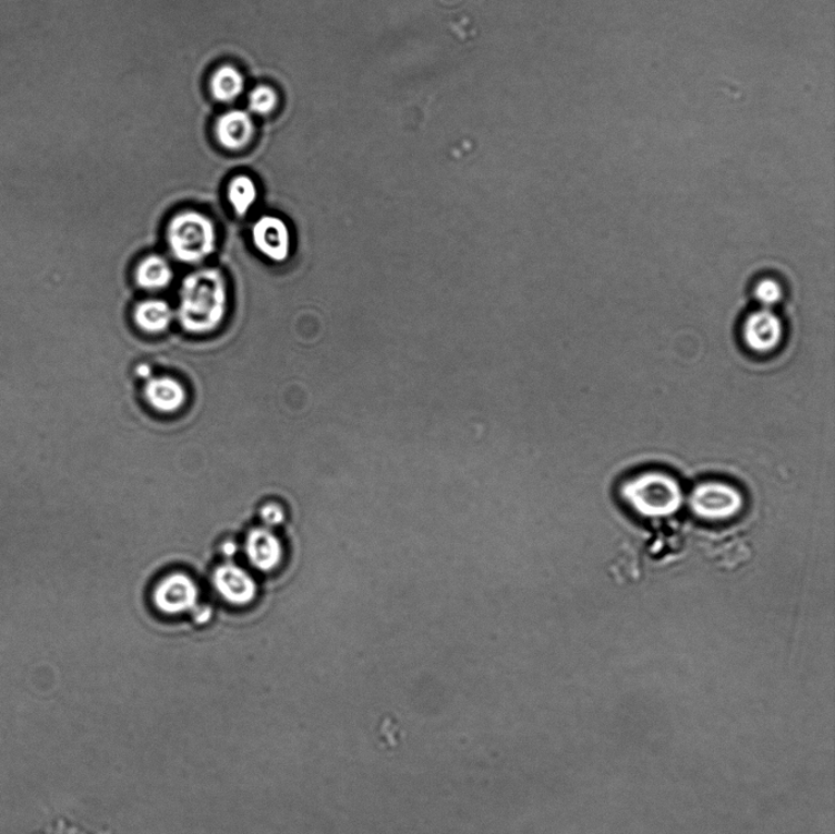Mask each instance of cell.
Here are the masks:
<instances>
[{"mask_svg": "<svg viewBox=\"0 0 835 834\" xmlns=\"http://www.w3.org/2000/svg\"><path fill=\"white\" fill-rule=\"evenodd\" d=\"M278 95L275 88L259 85L251 89L247 96V106L251 112L257 116H268L277 108Z\"/></svg>", "mask_w": 835, "mask_h": 834, "instance_id": "obj_16", "label": "cell"}, {"mask_svg": "<svg viewBox=\"0 0 835 834\" xmlns=\"http://www.w3.org/2000/svg\"><path fill=\"white\" fill-rule=\"evenodd\" d=\"M753 297L761 307L773 309L780 303L784 291L776 279L763 278L753 289Z\"/></svg>", "mask_w": 835, "mask_h": 834, "instance_id": "obj_17", "label": "cell"}, {"mask_svg": "<svg viewBox=\"0 0 835 834\" xmlns=\"http://www.w3.org/2000/svg\"><path fill=\"white\" fill-rule=\"evenodd\" d=\"M214 584L218 594L235 606L249 605L257 594L254 578L235 565L220 566L215 571Z\"/></svg>", "mask_w": 835, "mask_h": 834, "instance_id": "obj_8", "label": "cell"}, {"mask_svg": "<svg viewBox=\"0 0 835 834\" xmlns=\"http://www.w3.org/2000/svg\"><path fill=\"white\" fill-rule=\"evenodd\" d=\"M621 495L631 509L648 518L671 516L682 501L678 481L661 471L642 472L631 478L624 484Z\"/></svg>", "mask_w": 835, "mask_h": 834, "instance_id": "obj_3", "label": "cell"}, {"mask_svg": "<svg viewBox=\"0 0 835 834\" xmlns=\"http://www.w3.org/2000/svg\"><path fill=\"white\" fill-rule=\"evenodd\" d=\"M170 255L184 265H201L217 250L218 233L214 219L196 209L180 210L166 229Z\"/></svg>", "mask_w": 835, "mask_h": 834, "instance_id": "obj_2", "label": "cell"}, {"mask_svg": "<svg viewBox=\"0 0 835 834\" xmlns=\"http://www.w3.org/2000/svg\"><path fill=\"white\" fill-rule=\"evenodd\" d=\"M741 337L753 353L770 354L779 348L784 338V326L773 309L760 307L743 321Z\"/></svg>", "mask_w": 835, "mask_h": 834, "instance_id": "obj_5", "label": "cell"}, {"mask_svg": "<svg viewBox=\"0 0 835 834\" xmlns=\"http://www.w3.org/2000/svg\"><path fill=\"white\" fill-rule=\"evenodd\" d=\"M210 94L221 104H233L245 92V77L233 65L219 67L209 80Z\"/></svg>", "mask_w": 835, "mask_h": 834, "instance_id": "obj_14", "label": "cell"}, {"mask_svg": "<svg viewBox=\"0 0 835 834\" xmlns=\"http://www.w3.org/2000/svg\"><path fill=\"white\" fill-rule=\"evenodd\" d=\"M155 605L167 615H179L196 608L198 588L195 581L181 572L159 582L154 592Z\"/></svg>", "mask_w": 835, "mask_h": 834, "instance_id": "obj_7", "label": "cell"}, {"mask_svg": "<svg viewBox=\"0 0 835 834\" xmlns=\"http://www.w3.org/2000/svg\"><path fill=\"white\" fill-rule=\"evenodd\" d=\"M245 547L251 565L261 571L274 570L283 559V545L269 529L250 531Z\"/></svg>", "mask_w": 835, "mask_h": 834, "instance_id": "obj_11", "label": "cell"}, {"mask_svg": "<svg viewBox=\"0 0 835 834\" xmlns=\"http://www.w3.org/2000/svg\"><path fill=\"white\" fill-rule=\"evenodd\" d=\"M254 118L246 110L231 109L221 114L216 123L218 143L229 150L244 149L254 140Z\"/></svg>", "mask_w": 835, "mask_h": 834, "instance_id": "obj_9", "label": "cell"}, {"mask_svg": "<svg viewBox=\"0 0 835 834\" xmlns=\"http://www.w3.org/2000/svg\"><path fill=\"white\" fill-rule=\"evenodd\" d=\"M176 317L172 306L162 299L140 301L134 307L135 326L146 335H162L173 324Z\"/></svg>", "mask_w": 835, "mask_h": 834, "instance_id": "obj_12", "label": "cell"}, {"mask_svg": "<svg viewBox=\"0 0 835 834\" xmlns=\"http://www.w3.org/2000/svg\"><path fill=\"white\" fill-rule=\"evenodd\" d=\"M135 374L138 378L144 380H148L149 378L154 377L153 367L147 364H140L135 370Z\"/></svg>", "mask_w": 835, "mask_h": 834, "instance_id": "obj_19", "label": "cell"}, {"mask_svg": "<svg viewBox=\"0 0 835 834\" xmlns=\"http://www.w3.org/2000/svg\"><path fill=\"white\" fill-rule=\"evenodd\" d=\"M227 198L235 215L245 217L258 198L255 180L244 174L234 177L227 186Z\"/></svg>", "mask_w": 835, "mask_h": 834, "instance_id": "obj_15", "label": "cell"}, {"mask_svg": "<svg viewBox=\"0 0 835 834\" xmlns=\"http://www.w3.org/2000/svg\"><path fill=\"white\" fill-rule=\"evenodd\" d=\"M144 396L148 406L162 414L177 413L185 407L187 400L185 386L170 376H158L146 380Z\"/></svg>", "mask_w": 835, "mask_h": 834, "instance_id": "obj_10", "label": "cell"}, {"mask_svg": "<svg viewBox=\"0 0 835 834\" xmlns=\"http://www.w3.org/2000/svg\"><path fill=\"white\" fill-rule=\"evenodd\" d=\"M174 279V269L169 261L160 255H148L140 261L135 269L136 286L146 291L167 289Z\"/></svg>", "mask_w": 835, "mask_h": 834, "instance_id": "obj_13", "label": "cell"}, {"mask_svg": "<svg viewBox=\"0 0 835 834\" xmlns=\"http://www.w3.org/2000/svg\"><path fill=\"white\" fill-rule=\"evenodd\" d=\"M261 517L268 527H277L285 521V511L278 505L269 504L261 510Z\"/></svg>", "mask_w": 835, "mask_h": 834, "instance_id": "obj_18", "label": "cell"}, {"mask_svg": "<svg viewBox=\"0 0 835 834\" xmlns=\"http://www.w3.org/2000/svg\"><path fill=\"white\" fill-rule=\"evenodd\" d=\"M251 239L261 255L275 264H283L291 254V233L285 219L267 215L256 220Z\"/></svg>", "mask_w": 835, "mask_h": 834, "instance_id": "obj_6", "label": "cell"}, {"mask_svg": "<svg viewBox=\"0 0 835 834\" xmlns=\"http://www.w3.org/2000/svg\"><path fill=\"white\" fill-rule=\"evenodd\" d=\"M228 283L219 268L189 274L179 289L176 317L186 334L206 336L223 325L228 314Z\"/></svg>", "mask_w": 835, "mask_h": 834, "instance_id": "obj_1", "label": "cell"}, {"mask_svg": "<svg viewBox=\"0 0 835 834\" xmlns=\"http://www.w3.org/2000/svg\"><path fill=\"white\" fill-rule=\"evenodd\" d=\"M690 508L693 515L711 521L736 518L743 508L739 489L722 481L702 482L692 489Z\"/></svg>", "mask_w": 835, "mask_h": 834, "instance_id": "obj_4", "label": "cell"}, {"mask_svg": "<svg viewBox=\"0 0 835 834\" xmlns=\"http://www.w3.org/2000/svg\"><path fill=\"white\" fill-rule=\"evenodd\" d=\"M238 547L233 542H227V544L223 546L225 555L228 557H233L237 554Z\"/></svg>", "mask_w": 835, "mask_h": 834, "instance_id": "obj_21", "label": "cell"}, {"mask_svg": "<svg viewBox=\"0 0 835 834\" xmlns=\"http://www.w3.org/2000/svg\"><path fill=\"white\" fill-rule=\"evenodd\" d=\"M194 609H196V612H195V619H196L197 623H201V625H203V623H206L207 620H209L210 615H213V611H210L209 607H199V608L197 607V608H194Z\"/></svg>", "mask_w": 835, "mask_h": 834, "instance_id": "obj_20", "label": "cell"}]
</instances>
